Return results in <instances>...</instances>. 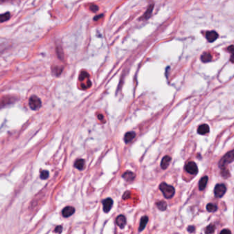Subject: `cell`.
Listing matches in <instances>:
<instances>
[{
    "instance_id": "44dd1931",
    "label": "cell",
    "mask_w": 234,
    "mask_h": 234,
    "mask_svg": "<svg viewBox=\"0 0 234 234\" xmlns=\"http://www.w3.org/2000/svg\"><path fill=\"white\" fill-rule=\"evenodd\" d=\"M215 229H216V227L214 224H210L209 226H207L206 229H205V234H212L214 233Z\"/></svg>"
},
{
    "instance_id": "d6986e66",
    "label": "cell",
    "mask_w": 234,
    "mask_h": 234,
    "mask_svg": "<svg viewBox=\"0 0 234 234\" xmlns=\"http://www.w3.org/2000/svg\"><path fill=\"white\" fill-rule=\"evenodd\" d=\"M75 167L76 168H78V170H82L84 168V165H85V162L82 159H79V160H77L75 162Z\"/></svg>"
},
{
    "instance_id": "e0dca14e",
    "label": "cell",
    "mask_w": 234,
    "mask_h": 234,
    "mask_svg": "<svg viewBox=\"0 0 234 234\" xmlns=\"http://www.w3.org/2000/svg\"><path fill=\"white\" fill-rule=\"evenodd\" d=\"M208 181V177L207 176H205L202 177L199 181V184H198V188H199L200 190H203L206 187V185Z\"/></svg>"
},
{
    "instance_id": "f546056e",
    "label": "cell",
    "mask_w": 234,
    "mask_h": 234,
    "mask_svg": "<svg viewBox=\"0 0 234 234\" xmlns=\"http://www.w3.org/2000/svg\"><path fill=\"white\" fill-rule=\"evenodd\" d=\"M130 195H131V193L130 191H126L123 196V199H127V198L130 197Z\"/></svg>"
},
{
    "instance_id": "1f68e13d",
    "label": "cell",
    "mask_w": 234,
    "mask_h": 234,
    "mask_svg": "<svg viewBox=\"0 0 234 234\" xmlns=\"http://www.w3.org/2000/svg\"><path fill=\"white\" fill-rule=\"evenodd\" d=\"M195 227L194 226H189L188 227V231H189V232H190V233L194 232V231H195Z\"/></svg>"
},
{
    "instance_id": "4316f807",
    "label": "cell",
    "mask_w": 234,
    "mask_h": 234,
    "mask_svg": "<svg viewBox=\"0 0 234 234\" xmlns=\"http://www.w3.org/2000/svg\"><path fill=\"white\" fill-rule=\"evenodd\" d=\"M222 170H222V173H221L222 176H223V177H224V178H227V177H228L229 176V173L228 172V170H226L225 168H223V169H222Z\"/></svg>"
},
{
    "instance_id": "f1b7e54d",
    "label": "cell",
    "mask_w": 234,
    "mask_h": 234,
    "mask_svg": "<svg viewBox=\"0 0 234 234\" xmlns=\"http://www.w3.org/2000/svg\"><path fill=\"white\" fill-rule=\"evenodd\" d=\"M54 231H55L56 233L60 234V233H62V227L61 225L57 226V227H56Z\"/></svg>"
},
{
    "instance_id": "9a60e30c",
    "label": "cell",
    "mask_w": 234,
    "mask_h": 234,
    "mask_svg": "<svg viewBox=\"0 0 234 234\" xmlns=\"http://www.w3.org/2000/svg\"><path fill=\"white\" fill-rule=\"evenodd\" d=\"M153 4H151V5H149L148 8H147V11L145 12V13L142 16V17L141 18V19H148L151 17V14H152V12H153Z\"/></svg>"
},
{
    "instance_id": "4dcf8cb0",
    "label": "cell",
    "mask_w": 234,
    "mask_h": 234,
    "mask_svg": "<svg viewBox=\"0 0 234 234\" xmlns=\"http://www.w3.org/2000/svg\"><path fill=\"white\" fill-rule=\"evenodd\" d=\"M221 234H231V232L229 229H223L221 232Z\"/></svg>"
},
{
    "instance_id": "5b68a950",
    "label": "cell",
    "mask_w": 234,
    "mask_h": 234,
    "mask_svg": "<svg viewBox=\"0 0 234 234\" xmlns=\"http://www.w3.org/2000/svg\"><path fill=\"white\" fill-rule=\"evenodd\" d=\"M186 170L191 175H196L198 173V167L194 162H190L186 165Z\"/></svg>"
},
{
    "instance_id": "52a82bcc",
    "label": "cell",
    "mask_w": 234,
    "mask_h": 234,
    "mask_svg": "<svg viewBox=\"0 0 234 234\" xmlns=\"http://www.w3.org/2000/svg\"><path fill=\"white\" fill-rule=\"evenodd\" d=\"M205 36H206L207 40L210 43H212L218 38V34L215 31H208L206 32Z\"/></svg>"
},
{
    "instance_id": "d4e9b609",
    "label": "cell",
    "mask_w": 234,
    "mask_h": 234,
    "mask_svg": "<svg viewBox=\"0 0 234 234\" xmlns=\"http://www.w3.org/2000/svg\"><path fill=\"white\" fill-rule=\"evenodd\" d=\"M49 177V172L47 170H43L41 173V178L42 179H46Z\"/></svg>"
},
{
    "instance_id": "4fadbf2b",
    "label": "cell",
    "mask_w": 234,
    "mask_h": 234,
    "mask_svg": "<svg viewBox=\"0 0 234 234\" xmlns=\"http://www.w3.org/2000/svg\"><path fill=\"white\" fill-rule=\"evenodd\" d=\"M201 61L204 63L209 62L210 61H212V56L211 55V53H210L205 52V53H203L202 56H201Z\"/></svg>"
},
{
    "instance_id": "7a4b0ae2",
    "label": "cell",
    "mask_w": 234,
    "mask_h": 234,
    "mask_svg": "<svg viewBox=\"0 0 234 234\" xmlns=\"http://www.w3.org/2000/svg\"><path fill=\"white\" fill-rule=\"evenodd\" d=\"M234 161V149L230 152H229L225 156L223 157V158L219 162V167L223 169L225 168L227 165L229 163H231Z\"/></svg>"
},
{
    "instance_id": "ac0fdd59",
    "label": "cell",
    "mask_w": 234,
    "mask_h": 234,
    "mask_svg": "<svg viewBox=\"0 0 234 234\" xmlns=\"http://www.w3.org/2000/svg\"><path fill=\"white\" fill-rule=\"evenodd\" d=\"M135 136H136V134L134 132H127L126 133L125 136H124V140H125L126 143H128V142L132 141V140L134 138Z\"/></svg>"
},
{
    "instance_id": "6da1fadb",
    "label": "cell",
    "mask_w": 234,
    "mask_h": 234,
    "mask_svg": "<svg viewBox=\"0 0 234 234\" xmlns=\"http://www.w3.org/2000/svg\"><path fill=\"white\" fill-rule=\"evenodd\" d=\"M159 188H160V190L162 191L163 195L164 196L165 198H172L175 195V190L174 188V187L166 184L165 182H163V183L160 184Z\"/></svg>"
},
{
    "instance_id": "e575fe53",
    "label": "cell",
    "mask_w": 234,
    "mask_h": 234,
    "mask_svg": "<svg viewBox=\"0 0 234 234\" xmlns=\"http://www.w3.org/2000/svg\"><path fill=\"white\" fill-rule=\"evenodd\" d=\"M8 1H9V0H0V3H1V2H6Z\"/></svg>"
},
{
    "instance_id": "484cf974",
    "label": "cell",
    "mask_w": 234,
    "mask_h": 234,
    "mask_svg": "<svg viewBox=\"0 0 234 234\" xmlns=\"http://www.w3.org/2000/svg\"><path fill=\"white\" fill-rule=\"evenodd\" d=\"M88 77H89V75H88L87 73L86 72H83L81 73L80 76H79V79H80L81 81H83L84 79L88 78Z\"/></svg>"
},
{
    "instance_id": "2e32d148",
    "label": "cell",
    "mask_w": 234,
    "mask_h": 234,
    "mask_svg": "<svg viewBox=\"0 0 234 234\" xmlns=\"http://www.w3.org/2000/svg\"><path fill=\"white\" fill-rule=\"evenodd\" d=\"M148 221H149V218L147 216H142L141 218V220H140V227L138 228V231H143L145 227H146L147 223H148Z\"/></svg>"
},
{
    "instance_id": "ba28073f",
    "label": "cell",
    "mask_w": 234,
    "mask_h": 234,
    "mask_svg": "<svg viewBox=\"0 0 234 234\" xmlns=\"http://www.w3.org/2000/svg\"><path fill=\"white\" fill-rule=\"evenodd\" d=\"M14 101H15V98L12 97H4L3 99H0V108L2 107L6 106L10 104H12Z\"/></svg>"
},
{
    "instance_id": "83f0119b",
    "label": "cell",
    "mask_w": 234,
    "mask_h": 234,
    "mask_svg": "<svg viewBox=\"0 0 234 234\" xmlns=\"http://www.w3.org/2000/svg\"><path fill=\"white\" fill-rule=\"evenodd\" d=\"M90 10L93 12V13H96L99 10V7L97 5H95V4H93V5L90 6Z\"/></svg>"
},
{
    "instance_id": "30bf717a",
    "label": "cell",
    "mask_w": 234,
    "mask_h": 234,
    "mask_svg": "<svg viewBox=\"0 0 234 234\" xmlns=\"http://www.w3.org/2000/svg\"><path fill=\"white\" fill-rule=\"evenodd\" d=\"M116 223L119 227L123 229L126 224V218L123 215H119L116 218Z\"/></svg>"
},
{
    "instance_id": "9c48e42d",
    "label": "cell",
    "mask_w": 234,
    "mask_h": 234,
    "mask_svg": "<svg viewBox=\"0 0 234 234\" xmlns=\"http://www.w3.org/2000/svg\"><path fill=\"white\" fill-rule=\"evenodd\" d=\"M74 212H75V208L74 207H73L71 206H67L63 209L62 214V216L64 217L68 218V217L71 216V215L73 214Z\"/></svg>"
},
{
    "instance_id": "cb8c5ba5",
    "label": "cell",
    "mask_w": 234,
    "mask_h": 234,
    "mask_svg": "<svg viewBox=\"0 0 234 234\" xmlns=\"http://www.w3.org/2000/svg\"><path fill=\"white\" fill-rule=\"evenodd\" d=\"M227 50L231 53L230 61L232 63H234V46L233 45L229 46V47H227Z\"/></svg>"
},
{
    "instance_id": "603a6c76",
    "label": "cell",
    "mask_w": 234,
    "mask_h": 234,
    "mask_svg": "<svg viewBox=\"0 0 234 234\" xmlns=\"http://www.w3.org/2000/svg\"><path fill=\"white\" fill-rule=\"evenodd\" d=\"M206 209L208 212H216L218 210V207L216 205L212 204V203H209V204L207 205Z\"/></svg>"
},
{
    "instance_id": "5bb4252c",
    "label": "cell",
    "mask_w": 234,
    "mask_h": 234,
    "mask_svg": "<svg viewBox=\"0 0 234 234\" xmlns=\"http://www.w3.org/2000/svg\"><path fill=\"white\" fill-rule=\"evenodd\" d=\"M122 177H123V178H124L126 180V181H132L133 180L135 179V174L132 172L127 171L124 173Z\"/></svg>"
},
{
    "instance_id": "8992f818",
    "label": "cell",
    "mask_w": 234,
    "mask_h": 234,
    "mask_svg": "<svg viewBox=\"0 0 234 234\" xmlns=\"http://www.w3.org/2000/svg\"><path fill=\"white\" fill-rule=\"evenodd\" d=\"M112 205H113V201L110 198H107L103 201V207H104V211L106 213H108L110 211Z\"/></svg>"
},
{
    "instance_id": "3957f363",
    "label": "cell",
    "mask_w": 234,
    "mask_h": 234,
    "mask_svg": "<svg viewBox=\"0 0 234 234\" xmlns=\"http://www.w3.org/2000/svg\"><path fill=\"white\" fill-rule=\"evenodd\" d=\"M41 101L36 96H32L29 99V106L33 110H36L41 106Z\"/></svg>"
},
{
    "instance_id": "8fae6325",
    "label": "cell",
    "mask_w": 234,
    "mask_h": 234,
    "mask_svg": "<svg viewBox=\"0 0 234 234\" xmlns=\"http://www.w3.org/2000/svg\"><path fill=\"white\" fill-rule=\"evenodd\" d=\"M170 160H171L170 157L168 156H166L164 157L162 161H161V164H160L161 168H162L163 170L167 169V167H168V165H169L170 162Z\"/></svg>"
},
{
    "instance_id": "277c9868",
    "label": "cell",
    "mask_w": 234,
    "mask_h": 234,
    "mask_svg": "<svg viewBox=\"0 0 234 234\" xmlns=\"http://www.w3.org/2000/svg\"><path fill=\"white\" fill-rule=\"evenodd\" d=\"M226 190V186L224 184H217L214 188V195L216 197L221 198L225 194Z\"/></svg>"
},
{
    "instance_id": "7402d4cb",
    "label": "cell",
    "mask_w": 234,
    "mask_h": 234,
    "mask_svg": "<svg viewBox=\"0 0 234 234\" xmlns=\"http://www.w3.org/2000/svg\"><path fill=\"white\" fill-rule=\"evenodd\" d=\"M10 18V15L9 13L0 14V23L6 21Z\"/></svg>"
},
{
    "instance_id": "ffe728a7",
    "label": "cell",
    "mask_w": 234,
    "mask_h": 234,
    "mask_svg": "<svg viewBox=\"0 0 234 234\" xmlns=\"http://www.w3.org/2000/svg\"><path fill=\"white\" fill-rule=\"evenodd\" d=\"M157 207H158V209L161 210V211H164V210H167V204L165 201H159L156 203Z\"/></svg>"
},
{
    "instance_id": "836d02e7",
    "label": "cell",
    "mask_w": 234,
    "mask_h": 234,
    "mask_svg": "<svg viewBox=\"0 0 234 234\" xmlns=\"http://www.w3.org/2000/svg\"><path fill=\"white\" fill-rule=\"evenodd\" d=\"M98 116H99V119H101V120H102V119H103V115H102V114H99V115Z\"/></svg>"
},
{
    "instance_id": "d6a6232c",
    "label": "cell",
    "mask_w": 234,
    "mask_h": 234,
    "mask_svg": "<svg viewBox=\"0 0 234 234\" xmlns=\"http://www.w3.org/2000/svg\"><path fill=\"white\" fill-rule=\"evenodd\" d=\"M102 16H103V15H98L97 17H95L94 18V20L97 21L98 19H100L101 17H102Z\"/></svg>"
},
{
    "instance_id": "7c38bea8",
    "label": "cell",
    "mask_w": 234,
    "mask_h": 234,
    "mask_svg": "<svg viewBox=\"0 0 234 234\" xmlns=\"http://www.w3.org/2000/svg\"><path fill=\"white\" fill-rule=\"evenodd\" d=\"M209 131H210L209 126L206 125V124H203V125H201L198 127L197 130V132L198 134H199L201 135H205L207 133L209 132Z\"/></svg>"
}]
</instances>
